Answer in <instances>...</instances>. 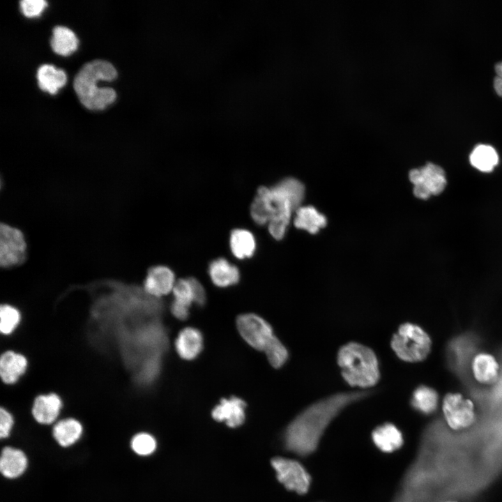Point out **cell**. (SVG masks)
Listing matches in <instances>:
<instances>
[{"instance_id":"1","label":"cell","mask_w":502,"mask_h":502,"mask_svg":"<svg viewBox=\"0 0 502 502\" xmlns=\"http://www.w3.org/2000/svg\"><path fill=\"white\" fill-rule=\"evenodd\" d=\"M368 395L367 391L341 392L309 405L286 427L283 434L284 448L301 457L312 455L335 418L347 407Z\"/></svg>"},{"instance_id":"2","label":"cell","mask_w":502,"mask_h":502,"mask_svg":"<svg viewBox=\"0 0 502 502\" xmlns=\"http://www.w3.org/2000/svg\"><path fill=\"white\" fill-rule=\"evenodd\" d=\"M304 195V185L294 178H284L271 188L261 186L251 204V217L258 225L268 224L270 234L280 240L293 211L301 206Z\"/></svg>"},{"instance_id":"3","label":"cell","mask_w":502,"mask_h":502,"mask_svg":"<svg viewBox=\"0 0 502 502\" xmlns=\"http://www.w3.org/2000/svg\"><path fill=\"white\" fill-rule=\"evenodd\" d=\"M114 66L104 60L85 63L75 77L73 87L81 103L91 110L104 109L114 102L116 91L111 87H98L100 81L111 82L116 78Z\"/></svg>"},{"instance_id":"4","label":"cell","mask_w":502,"mask_h":502,"mask_svg":"<svg viewBox=\"0 0 502 502\" xmlns=\"http://www.w3.org/2000/svg\"><path fill=\"white\" fill-rule=\"evenodd\" d=\"M337 361L342 376L352 387L369 388L380 379L377 356L364 344L356 342L344 344L338 351Z\"/></svg>"},{"instance_id":"5","label":"cell","mask_w":502,"mask_h":502,"mask_svg":"<svg viewBox=\"0 0 502 502\" xmlns=\"http://www.w3.org/2000/svg\"><path fill=\"white\" fill-rule=\"evenodd\" d=\"M390 346L396 356L403 361L417 363L425 360L432 348L429 335L419 326L406 322L401 324L393 334Z\"/></svg>"},{"instance_id":"6","label":"cell","mask_w":502,"mask_h":502,"mask_svg":"<svg viewBox=\"0 0 502 502\" xmlns=\"http://www.w3.org/2000/svg\"><path fill=\"white\" fill-rule=\"evenodd\" d=\"M28 245L22 231L7 223L0 227V266L10 269L22 265L27 259Z\"/></svg>"},{"instance_id":"7","label":"cell","mask_w":502,"mask_h":502,"mask_svg":"<svg viewBox=\"0 0 502 502\" xmlns=\"http://www.w3.org/2000/svg\"><path fill=\"white\" fill-rule=\"evenodd\" d=\"M174 298L170 305L172 314L178 319L185 320L189 316L192 303L203 306L206 294L202 284L194 277L180 279L173 289Z\"/></svg>"},{"instance_id":"8","label":"cell","mask_w":502,"mask_h":502,"mask_svg":"<svg viewBox=\"0 0 502 502\" xmlns=\"http://www.w3.org/2000/svg\"><path fill=\"white\" fill-rule=\"evenodd\" d=\"M442 411L447 425L455 431L466 429L476 421L473 402L458 393H450L445 395Z\"/></svg>"},{"instance_id":"9","label":"cell","mask_w":502,"mask_h":502,"mask_svg":"<svg viewBox=\"0 0 502 502\" xmlns=\"http://www.w3.org/2000/svg\"><path fill=\"white\" fill-rule=\"evenodd\" d=\"M276 476L284 487L299 495L307 494L312 485V477L299 462L285 457H277L271 460Z\"/></svg>"},{"instance_id":"10","label":"cell","mask_w":502,"mask_h":502,"mask_svg":"<svg viewBox=\"0 0 502 502\" xmlns=\"http://www.w3.org/2000/svg\"><path fill=\"white\" fill-rule=\"evenodd\" d=\"M409 177L413 184L414 195L422 199L440 194L446 185L444 170L440 166L432 162L420 169L411 170Z\"/></svg>"},{"instance_id":"11","label":"cell","mask_w":502,"mask_h":502,"mask_svg":"<svg viewBox=\"0 0 502 502\" xmlns=\"http://www.w3.org/2000/svg\"><path fill=\"white\" fill-rule=\"evenodd\" d=\"M236 326L243 340L259 351H264L275 337L271 325L255 314L240 315L236 319Z\"/></svg>"},{"instance_id":"12","label":"cell","mask_w":502,"mask_h":502,"mask_svg":"<svg viewBox=\"0 0 502 502\" xmlns=\"http://www.w3.org/2000/svg\"><path fill=\"white\" fill-rule=\"evenodd\" d=\"M63 409V401L56 393L40 394L33 400L30 414L36 423L42 425H54Z\"/></svg>"},{"instance_id":"13","label":"cell","mask_w":502,"mask_h":502,"mask_svg":"<svg viewBox=\"0 0 502 502\" xmlns=\"http://www.w3.org/2000/svg\"><path fill=\"white\" fill-rule=\"evenodd\" d=\"M29 367V360L23 353L8 349L0 353L1 383L11 386L17 383L25 374Z\"/></svg>"},{"instance_id":"14","label":"cell","mask_w":502,"mask_h":502,"mask_svg":"<svg viewBox=\"0 0 502 502\" xmlns=\"http://www.w3.org/2000/svg\"><path fill=\"white\" fill-rule=\"evenodd\" d=\"M176 282L174 273L169 268L157 265L148 269L142 287L148 294L161 298L173 291Z\"/></svg>"},{"instance_id":"15","label":"cell","mask_w":502,"mask_h":502,"mask_svg":"<svg viewBox=\"0 0 502 502\" xmlns=\"http://www.w3.org/2000/svg\"><path fill=\"white\" fill-rule=\"evenodd\" d=\"M375 447L385 453L400 450L404 442L401 430L393 423H385L376 427L371 434Z\"/></svg>"},{"instance_id":"16","label":"cell","mask_w":502,"mask_h":502,"mask_svg":"<svg viewBox=\"0 0 502 502\" xmlns=\"http://www.w3.org/2000/svg\"><path fill=\"white\" fill-rule=\"evenodd\" d=\"M245 403L236 397L222 399L212 411L213 418L219 422L225 421L230 427H236L245 420Z\"/></svg>"},{"instance_id":"17","label":"cell","mask_w":502,"mask_h":502,"mask_svg":"<svg viewBox=\"0 0 502 502\" xmlns=\"http://www.w3.org/2000/svg\"><path fill=\"white\" fill-rule=\"evenodd\" d=\"M28 459L24 451L12 446L2 448L0 457V472L8 479L20 477L26 470Z\"/></svg>"},{"instance_id":"18","label":"cell","mask_w":502,"mask_h":502,"mask_svg":"<svg viewBox=\"0 0 502 502\" xmlns=\"http://www.w3.org/2000/svg\"><path fill=\"white\" fill-rule=\"evenodd\" d=\"M84 427L77 418L69 416L59 419L52 426V434L61 447L75 444L82 436Z\"/></svg>"},{"instance_id":"19","label":"cell","mask_w":502,"mask_h":502,"mask_svg":"<svg viewBox=\"0 0 502 502\" xmlns=\"http://www.w3.org/2000/svg\"><path fill=\"white\" fill-rule=\"evenodd\" d=\"M177 353L185 360H192L198 356L203 348V336L201 332L192 327L181 330L175 341Z\"/></svg>"},{"instance_id":"20","label":"cell","mask_w":502,"mask_h":502,"mask_svg":"<svg viewBox=\"0 0 502 502\" xmlns=\"http://www.w3.org/2000/svg\"><path fill=\"white\" fill-rule=\"evenodd\" d=\"M471 370L474 378L481 383H495L499 376V365L496 358L487 353H479L471 362Z\"/></svg>"},{"instance_id":"21","label":"cell","mask_w":502,"mask_h":502,"mask_svg":"<svg viewBox=\"0 0 502 502\" xmlns=\"http://www.w3.org/2000/svg\"><path fill=\"white\" fill-rule=\"evenodd\" d=\"M208 274L213 283L219 287L234 285L240 279L238 268L224 258H218L210 264Z\"/></svg>"},{"instance_id":"22","label":"cell","mask_w":502,"mask_h":502,"mask_svg":"<svg viewBox=\"0 0 502 502\" xmlns=\"http://www.w3.org/2000/svg\"><path fill=\"white\" fill-rule=\"evenodd\" d=\"M37 79L41 90L56 94L66 84L67 76L63 70L50 64H43L38 69Z\"/></svg>"},{"instance_id":"23","label":"cell","mask_w":502,"mask_h":502,"mask_svg":"<svg viewBox=\"0 0 502 502\" xmlns=\"http://www.w3.org/2000/svg\"><path fill=\"white\" fill-rule=\"evenodd\" d=\"M295 212V227L310 234H316L327 223L326 217L313 206H300Z\"/></svg>"},{"instance_id":"24","label":"cell","mask_w":502,"mask_h":502,"mask_svg":"<svg viewBox=\"0 0 502 502\" xmlns=\"http://www.w3.org/2000/svg\"><path fill=\"white\" fill-rule=\"evenodd\" d=\"M229 244L232 254L240 259L252 257L256 249L254 236L250 231L243 229L231 231Z\"/></svg>"},{"instance_id":"25","label":"cell","mask_w":502,"mask_h":502,"mask_svg":"<svg viewBox=\"0 0 502 502\" xmlns=\"http://www.w3.org/2000/svg\"><path fill=\"white\" fill-rule=\"evenodd\" d=\"M78 43V38L71 29L63 26L54 28L50 44L53 51L57 54L70 55L77 49Z\"/></svg>"},{"instance_id":"26","label":"cell","mask_w":502,"mask_h":502,"mask_svg":"<svg viewBox=\"0 0 502 502\" xmlns=\"http://www.w3.org/2000/svg\"><path fill=\"white\" fill-rule=\"evenodd\" d=\"M411 406L419 413L429 415L434 413L439 404V395L436 391L427 386H420L413 392Z\"/></svg>"},{"instance_id":"27","label":"cell","mask_w":502,"mask_h":502,"mask_svg":"<svg viewBox=\"0 0 502 502\" xmlns=\"http://www.w3.org/2000/svg\"><path fill=\"white\" fill-rule=\"evenodd\" d=\"M470 162L473 167L483 172H489L498 164L499 156L491 146L480 144L476 146L470 155Z\"/></svg>"},{"instance_id":"28","label":"cell","mask_w":502,"mask_h":502,"mask_svg":"<svg viewBox=\"0 0 502 502\" xmlns=\"http://www.w3.org/2000/svg\"><path fill=\"white\" fill-rule=\"evenodd\" d=\"M22 319L21 311L15 305L1 303L0 304V334L10 336L20 326Z\"/></svg>"},{"instance_id":"29","label":"cell","mask_w":502,"mask_h":502,"mask_svg":"<svg viewBox=\"0 0 502 502\" xmlns=\"http://www.w3.org/2000/svg\"><path fill=\"white\" fill-rule=\"evenodd\" d=\"M270 364L275 368L283 366L289 358L285 346L277 337H274L264 351Z\"/></svg>"},{"instance_id":"30","label":"cell","mask_w":502,"mask_h":502,"mask_svg":"<svg viewBox=\"0 0 502 502\" xmlns=\"http://www.w3.org/2000/svg\"><path fill=\"white\" fill-rule=\"evenodd\" d=\"M130 448L138 455L146 456L153 453L156 448L155 438L149 433L139 432L130 440Z\"/></svg>"},{"instance_id":"31","label":"cell","mask_w":502,"mask_h":502,"mask_svg":"<svg viewBox=\"0 0 502 502\" xmlns=\"http://www.w3.org/2000/svg\"><path fill=\"white\" fill-rule=\"evenodd\" d=\"M47 6L44 0H23L20 1V7L23 14L27 17L39 16Z\"/></svg>"},{"instance_id":"32","label":"cell","mask_w":502,"mask_h":502,"mask_svg":"<svg viewBox=\"0 0 502 502\" xmlns=\"http://www.w3.org/2000/svg\"><path fill=\"white\" fill-rule=\"evenodd\" d=\"M15 425V418L13 413L7 408L0 407V438L6 439L10 436Z\"/></svg>"},{"instance_id":"33","label":"cell","mask_w":502,"mask_h":502,"mask_svg":"<svg viewBox=\"0 0 502 502\" xmlns=\"http://www.w3.org/2000/svg\"><path fill=\"white\" fill-rule=\"evenodd\" d=\"M495 71L496 77L494 79V87L497 94L502 96V61L496 64Z\"/></svg>"},{"instance_id":"34","label":"cell","mask_w":502,"mask_h":502,"mask_svg":"<svg viewBox=\"0 0 502 502\" xmlns=\"http://www.w3.org/2000/svg\"><path fill=\"white\" fill-rule=\"evenodd\" d=\"M441 502H459V501H454V500H446V501H441Z\"/></svg>"}]
</instances>
